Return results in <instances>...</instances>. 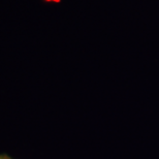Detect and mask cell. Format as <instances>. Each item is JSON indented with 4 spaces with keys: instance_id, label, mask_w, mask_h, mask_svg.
<instances>
[{
    "instance_id": "cell-1",
    "label": "cell",
    "mask_w": 159,
    "mask_h": 159,
    "mask_svg": "<svg viewBox=\"0 0 159 159\" xmlns=\"http://www.w3.org/2000/svg\"><path fill=\"white\" fill-rule=\"evenodd\" d=\"M0 159H12L11 157H9L8 155L5 154H0Z\"/></svg>"
}]
</instances>
